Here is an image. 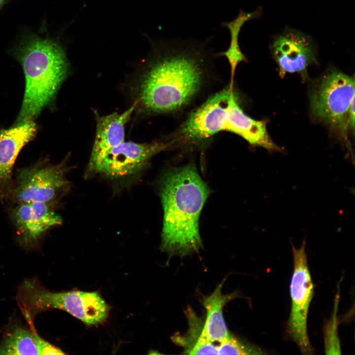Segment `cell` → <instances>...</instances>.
<instances>
[{"mask_svg":"<svg viewBox=\"0 0 355 355\" xmlns=\"http://www.w3.org/2000/svg\"><path fill=\"white\" fill-rule=\"evenodd\" d=\"M354 98V79L339 71H330L312 92V113L344 136L349 128V110Z\"/></svg>","mask_w":355,"mask_h":355,"instance_id":"cell-6","label":"cell"},{"mask_svg":"<svg viewBox=\"0 0 355 355\" xmlns=\"http://www.w3.org/2000/svg\"><path fill=\"white\" fill-rule=\"evenodd\" d=\"M64 163L52 165L39 161L19 170L10 197L15 203L41 202L52 204L67 189Z\"/></svg>","mask_w":355,"mask_h":355,"instance_id":"cell-8","label":"cell"},{"mask_svg":"<svg viewBox=\"0 0 355 355\" xmlns=\"http://www.w3.org/2000/svg\"><path fill=\"white\" fill-rule=\"evenodd\" d=\"M226 131L250 144L279 150L270 139L264 122L252 119L241 106L234 86L230 83L191 110L184 121L167 136L171 148H205L217 133Z\"/></svg>","mask_w":355,"mask_h":355,"instance_id":"cell-3","label":"cell"},{"mask_svg":"<svg viewBox=\"0 0 355 355\" xmlns=\"http://www.w3.org/2000/svg\"><path fill=\"white\" fill-rule=\"evenodd\" d=\"M189 328L183 336H174V341L189 355L218 354L217 346L209 341L203 333V322L191 308L186 311Z\"/></svg>","mask_w":355,"mask_h":355,"instance_id":"cell-16","label":"cell"},{"mask_svg":"<svg viewBox=\"0 0 355 355\" xmlns=\"http://www.w3.org/2000/svg\"><path fill=\"white\" fill-rule=\"evenodd\" d=\"M218 354L260 355L263 351L260 348L245 343L230 335L217 345Z\"/></svg>","mask_w":355,"mask_h":355,"instance_id":"cell-18","label":"cell"},{"mask_svg":"<svg viewBox=\"0 0 355 355\" xmlns=\"http://www.w3.org/2000/svg\"><path fill=\"white\" fill-rule=\"evenodd\" d=\"M261 13L260 8L251 12H247L240 9L237 16L233 21L221 23L222 27L229 31L231 40L228 48L226 51L218 52L214 56H224L227 59L230 67L231 79L229 83L231 84H234V76L238 65L247 60L239 45L238 37L241 29L246 22L259 17Z\"/></svg>","mask_w":355,"mask_h":355,"instance_id":"cell-17","label":"cell"},{"mask_svg":"<svg viewBox=\"0 0 355 355\" xmlns=\"http://www.w3.org/2000/svg\"><path fill=\"white\" fill-rule=\"evenodd\" d=\"M136 106L135 102L122 113L114 112L98 117L96 134L88 170L98 163L109 150L124 141L125 125Z\"/></svg>","mask_w":355,"mask_h":355,"instance_id":"cell-13","label":"cell"},{"mask_svg":"<svg viewBox=\"0 0 355 355\" xmlns=\"http://www.w3.org/2000/svg\"><path fill=\"white\" fill-rule=\"evenodd\" d=\"M223 282L218 285L211 295L203 299V305L206 311L203 333L213 343H219L230 335L223 318V308L236 294V293L223 294L221 292Z\"/></svg>","mask_w":355,"mask_h":355,"instance_id":"cell-15","label":"cell"},{"mask_svg":"<svg viewBox=\"0 0 355 355\" xmlns=\"http://www.w3.org/2000/svg\"><path fill=\"white\" fill-rule=\"evenodd\" d=\"M337 306L338 303L336 300L334 311L324 330V351L326 355L341 354L340 340L338 335Z\"/></svg>","mask_w":355,"mask_h":355,"instance_id":"cell-19","label":"cell"},{"mask_svg":"<svg viewBox=\"0 0 355 355\" xmlns=\"http://www.w3.org/2000/svg\"><path fill=\"white\" fill-rule=\"evenodd\" d=\"M9 0H0V9Z\"/></svg>","mask_w":355,"mask_h":355,"instance_id":"cell-21","label":"cell"},{"mask_svg":"<svg viewBox=\"0 0 355 355\" xmlns=\"http://www.w3.org/2000/svg\"><path fill=\"white\" fill-rule=\"evenodd\" d=\"M59 348L47 342L32 329L16 327L0 342V355H63Z\"/></svg>","mask_w":355,"mask_h":355,"instance_id":"cell-14","label":"cell"},{"mask_svg":"<svg viewBox=\"0 0 355 355\" xmlns=\"http://www.w3.org/2000/svg\"><path fill=\"white\" fill-rule=\"evenodd\" d=\"M16 298L31 325L37 315L53 309L66 311L88 325L103 322L109 313L108 305L97 292H53L43 287L36 278L24 281Z\"/></svg>","mask_w":355,"mask_h":355,"instance_id":"cell-5","label":"cell"},{"mask_svg":"<svg viewBox=\"0 0 355 355\" xmlns=\"http://www.w3.org/2000/svg\"><path fill=\"white\" fill-rule=\"evenodd\" d=\"M169 149L170 144L165 138L148 143L124 141L109 150L88 172L111 178L132 176L145 167L154 155Z\"/></svg>","mask_w":355,"mask_h":355,"instance_id":"cell-9","label":"cell"},{"mask_svg":"<svg viewBox=\"0 0 355 355\" xmlns=\"http://www.w3.org/2000/svg\"><path fill=\"white\" fill-rule=\"evenodd\" d=\"M16 53L26 80L16 125L34 121L53 100L66 76L68 63L64 52L58 44L36 36L24 39Z\"/></svg>","mask_w":355,"mask_h":355,"instance_id":"cell-4","label":"cell"},{"mask_svg":"<svg viewBox=\"0 0 355 355\" xmlns=\"http://www.w3.org/2000/svg\"><path fill=\"white\" fill-rule=\"evenodd\" d=\"M292 246L293 270L290 285L291 306L287 330L301 353L312 355L314 351L308 336L307 320L314 284L308 265L305 241L299 248Z\"/></svg>","mask_w":355,"mask_h":355,"instance_id":"cell-7","label":"cell"},{"mask_svg":"<svg viewBox=\"0 0 355 355\" xmlns=\"http://www.w3.org/2000/svg\"><path fill=\"white\" fill-rule=\"evenodd\" d=\"M10 216L19 243L27 248L35 247L48 230L62 222L51 204L41 202L16 203Z\"/></svg>","mask_w":355,"mask_h":355,"instance_id":"cell-10","label":"cell"},{"mask_svg":"<svg viewBox=\"0 0 355 355\" xmlns=\"http://www.w3.org/2000/svg\"><path fill=\"white\" fill-rule=\"evenodd\" d=\"M36 132L34 121L0 131V200L10 197L14 185L13 167L17 156Z\"/></svg>","mask_w":355,"mask_h":355,"instance_id":"cell-12","label":"cell"},{"mask_svg":"<svg viewBox=\"0 0 355 355\" xmlns=\"http://www.w3.org/2000/svg\"><path fill=\"white\" fill-rule=\"evenodd\" d=\"M159 194L164 211L160 248L188 255L202 247L199 218L210 189L193 162L171 168L162 175Z\"/></svg>","mask_w":355,"mask_h":355,"instance_id":"cell-2","label":"cell"},{"mask_svg":"<svg viewBox=\"0 0 355 355\" xmlns=\"http://www.w3.org/2000/svg\"><path fill=\"white\" fill-rule=\"evenodd\" d=\"M270 49L281 75L304 71L317 62L313 40L296 29L286 28L275 36L271 42Z\"/></svg>","mask_w":355,"mask_h":355,"instance_id":"cell-11","label":"cell"},{"mask_svg":"<svg viewBox=\"0 0 355 355\" xmlns=\"http://www.w3.org/2000/svg\"><path fill=\"white\" fill-rule=\"evenodd\" d=\"M348 127L354 130L355 127V98L352 100L350 106L349 117Z\"/></svg>","mask_w":355,"mask_h":355,"instance_id":"cell-20","label":"cell"},{"mask_svg":"<svg viewBox=\"0 0 355 355\" xmlns=\"http://www.w3.org/2000/svg\"><path fill=\"white\" fill-rule=\"evenodd\" d=\"M158 51L140 78L137 105L148 115H180L213 82L215 56L205 41H170Z\"/></svg>","mask_w":355,"mask_h":355,"instance_id":"cell-1","label":"cell"}]
</instances>
